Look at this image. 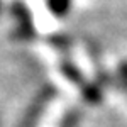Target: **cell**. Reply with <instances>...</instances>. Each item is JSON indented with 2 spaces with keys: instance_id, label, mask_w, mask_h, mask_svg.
Listing matches in <instances>:
<instances>
[{
  "instance_id": "obj_1",
  "label": "cell",
  "mask_w": 127,
  "mask_h": 127,
  "mask_svg": "<svg viewBox=\"0 0 127 127\" xmlns=\"http://www.w3.org/2000/svg\"><path fill=\"white\" fill-rule=\"evenodd\" d=\"M10 10H12V17L15 20V34H17V37H22V39L32 37L34 36V26H32L29 9L20 0H15L12 3Z\"/></svg>"
},
{
  "instance_id": "obj_3",
  "label": "cell",
  "mask_w": 127,
  "mask_h": 127,
  "mask_svg": "<svg viewBox=\"0 0 127 127\" xmlns=\"http://www.w3.org/2000/svg\"><path fill=\"white\" fill-rule=\"evenodd\" d=\"M120 78L124 81V87L127 90V63H124L122 66H120Z\"/></svg>"
},
{
  "instance_id": "obj_2",
  "label": "cell",
  "mask_w": 127,
  "mask_h": 127,
  "mask_svg": "<svg viewBox=\"0 0 127 127\" xmlns=\"http://www.w3.org/2000/svg\"><path fill=\"white\" fill-rule=\"evenodd\" d=\"M48 7L54 15H63L69 9V0H48Z\"/></svg>"
}]
</instances>
